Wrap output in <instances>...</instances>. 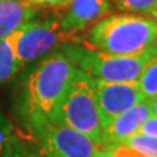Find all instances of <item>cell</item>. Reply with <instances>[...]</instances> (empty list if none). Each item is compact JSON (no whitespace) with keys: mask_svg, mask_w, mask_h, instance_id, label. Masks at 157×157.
<instances>
[{"mask_svg":"<svg viewBox=\"0 0 157 157\" xmlns=\"http://www.w3.org/2000/svg\"><path fill=\"white\" fill-rule=\"evenodd\" d=\"M117 8L124 13H137L151 16L157 0H114Z\"/></svg>","mask_w":157,"mask_h":157,"instance_id":"9a60e30c","label":"cell"},{"mask_svg":"<svg viewBox=\"0 0 157 157\" xmlns=\"http://www.w3.org/2000/svg\"><path fill=\"white\" fill-rule=\"evenodd\" d=\"M94 85L104 130L113 119L144 100L137 82H107L94 80Z\"/></svg>","mask_w":157,"mask_h":157,"instance_id":"52a82bcc","label":"cell"},{"mask_svg":"<svg viewBox=\"0 0 157 157\" xmlns=\"http://www.w3.org/2000/svg\"><path fill=\"white\" fill-rule=\"evenodd\" d=\"M16 58V36L14 33L8 38L0 39V86L8 82L18 73Z\"/></svg>","mask_w":157,"mask_h":157,"instance_id":"8fae6325","label":"cell"},{"mask_svg":"<svg viewBox=\"0 0 157 157\" xmlns=\"http://www.w3.org/2000/svg\"><path fill=\"white\" fill-rule=\"evenodd\" d=\"M137 134L157 137V118L156 117H149L148 119L143 123V126L140 127V130L137 131Z\"/></svg>","mask_w":157,"mask_h":157,"instance_id":"ac0fdd59","label":"cell"},{"mask_svg":"<svg viewBox=\"0 0 157 157\" xmlns=\"http://www.w3.org/2000/svg\"><path fill=\"white\" fill-rule=\"evenodd\" d=\"M157 45V20L137 13H117L90 28L84 45L110 55H139Z\"/></svg>","mask_w":157,"mask_h":157,"instance_id":"7a4b0ae2","label":"cell"},{"mask_svg":"<svg viewBox=\"0 0 157 157\" xmlns=\"http://www.w3.org/2000/svg\"><path fill=\"white\" fill-rule=\"evenodd\" d=\"M54 122L63 123L96 143L106 145L104 124L98 110L94 78L76 68Z\"/></svg>","mask_w":157,"mask_h":157,"instance_id":"3957f363","label":"cell"},{"mask_svg":"<svg viewBox=\"0 0 157 157\" xmlns=\"http://www.w3.org/2000/svg\"><path fill=\"white\" fill-rule=\"evenodd\" d=\"M60 18L63 30L78 33L100 21L110 12L111 0H70Z\"/></svg>","mask_w":157,"mask_h":157,"instance_id":"ba28073f","label":"cell"},{"mask_svg":"<svg viewBox=\"0 0 157 157\" xmlns=\"http://www.w3.org/2000/svg\"><path fill=\"white\" fill-rule=\"evenodd\" d=\"M110 149V153L113 157H145L144 155H141L140 152H137L135 149L126 147L123 144H117V145H107Z\"/></svg>","mask_w":157,"mask_h":157,"instance_id":"e0dca14e","label":"cell"},{"mask_svg":"<svg viewBox=\"0 0 157 157\" xmlns=\"http://www.w3.org/2000/svg\"><path fill=\"white\" fill-rule=\"evenodd\" d=\"M76 68L94 80L107 82H137L141 71L156 51L157 45L139 55H110L85 46H66Z\"/></svg>","mask_w":157,"mask_h":157,"instance_id":"277c9868","label":"cell"},{"mask_svg":"<svg viewBox=\"0 0 157 157\" xmlns=\"http://www.w3.org/2000/svg\"><path fill=\"white\" fill-rule=\"evenodd\" d=\"M152 117L151 105L148 100H143L123 114L113 119L105 127V143L106 145H117L124 143L127 139L137 134L144 122Z\"/></svg>","mask_w":157,"mask_h":157,"instance_id":"9c48e42d","label":"cell"},{"mask_svg":"<svg viewBox=\"0 0 157 157\" xmlns=\"http://www.w3.org/2000/svg\"><path fill=\"white\" fill-rule=\"evenodd\" d=\"M14 135V126L9 117L0 109V157H2L4 149L11 140V137Z\"/></svg>","mask_w":157,"mask_h":157,"instance_id":"2e32d148","label":"cell"},{"mask_svg":"<svg viewBox=\"0 0 157 157\" xmlns=\"http://www.w3.org/2000/svg\"><path fill=\"white\" fill-rule=\"evenodd\" d=\"M122 144L140 152L145 157H157V137L135 134Z\"/></svg>","mask_w":157,"mask_h":157,"instance_id":"5bb4252c","label":"cell"},{"mask_svg":"<svg viewBox=\"0 0 157 157\" xmlns=\"http://www.w3.org/2000/svg\"><path fill=\"white\" fill-rule=\"evenodd\" d=\"M18 70L50 54L59 45L77 42L76 33L63 30L60 20L30 21L14 33Z\"/></svg>","mask_w":157,"mask_h":157,"instance_id":"8992f818","label":"cell"},{"mask_svg":"<svg viewBox=\"0 0 157 157\" xmlns=\"http://www.w3.org/2000/svg\"><path fill=\"white\" fill-rule=\"evenodd\" d=\"M97 157H113V156H111V153H110L109 147H106V148H105L104 151L100 152V153L97 155Z\"/></svg>","mask_w":157,"mask_h":157,"instance_id":"44dd1931","label":"cell"},{"mask_svg":"<svg viewBox=\"0 0 157 157\" xmlns=\"http://www.w3.org/2000/svg\"><path fill=\"white\" fill-rule=\"evenodd\" d=\"M36 14L37 6L30 0H0V39L33 21Z\"/></svg>","mask_w":157,"mask_h":157,"instance_id":"30bf717a","label":"cell"},{"mask_svg":"<svg viewBox=\"0 0 157 157\" xmlns=\"http://www.w3.org/2000/svg\"><path fill=\"white\" fill-rule=\"evenodd\" d=\"M2 157H46L32 137L26 139L14 134L7 148L4 149Z\"/></svg>","mask_w":157,"mask_h":157,"instance_id":"7c38bea8","label":"cell"},{"mask_svg":"<svg viewBox=\"0 0 157 157\" xmlns=\"http://www.w3.org/2000/svg\"><path fill=\"white\" fill-rule=\"evenodd\" d=\"M149 101V105H151V111H152V117H156L157 118V97L152 98Z\"/></svg>","mask_w":157,"mask_h":157,"instance_id":"ffe728a7","label":"cell"},{"mask_svg":"<svg viewBox=\"0 0 157 157\" xmlns=\"http://www.w3.org/2000/svg\"><path fill=\"white\" fill-rule=\"evenodd\" d=\"M151 16L153 17L155 20H157V4H156V7H155V9L152 11V13H151Z\"/></svg>","mask_w":157,"mask_h":157,"instance_id":"7402d4cb","label":"cell"},{"mask_svg":"<svg viewBox=\"0 0 157 157\" xmlns=\"http://www.w3.org/2000/svg\"><path fill=\"white\" fill-rule=\"evenodd\" d=\"M36 6H42V7H62L67 6L70 3V0H30Z\"/></svg>","mask_w":157,"mask_h":157,"instance_id":"d6986e66","label":"cell"},{"mask_svg":"<svg viewBox=\"0 0 157 157\" xmlns=\"http://www.w3.org/2000/svg\"><path fill=\"white\" fill-rule=\"evenodd\" d=\"M75 70L76 66L66 46L47 54L36 63L17 93L14 110L20 124L24 127L37 118L55 121Z\"/></svg>","mask_w":157,"mask_h":157,"instance_id":"6da1fadb","label":"cell"},{"mask_svg":"<svg viewBox=\"0 0 157 157\" xmlns=\"http://www.w3.org/2000/svg\"><path fill=\"white\" fill-rule=\"evenodd\" d=\"M137 86L144 100H152L157 97V48L145 63L137 80Z\"/></svg>","mask_w":157,"mask_h":157,"instance_id":"4fadbf2b","label":"cell"},{"mask_svg":"<svg viewBox=\"0 0 157 157\" xmlns=\"http://www.w3.org/2000/svg\"><path fill=\"white\" fill-rule=\"evenodd\" d=\"M24 128L46 157H97L107 147L66 124L43 118L29 121Z\"/></svg>","mask_w":157,"mask_h":157,"instance_id":"5b68a950","label":"cell"}]
</instances>
